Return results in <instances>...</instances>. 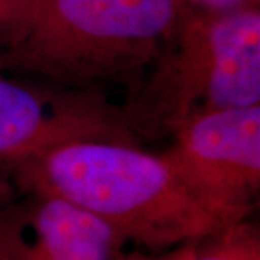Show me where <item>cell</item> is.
Masks as SVG:
<instances>
[{
    "label": "cell",
    "mask_w": 260,
    "mask_h": 260,
    "mask_svg": "<svg viewBox=\"0 0 260 260\" xmlns=\"http://www.w3.org/2000/svg\"><path fill=\"white\" fill-rule=\"evenodd\" d=\"M9 171L32 195L62 198L149 251L200 242L223 229L162 155L136 143L77 142Z\"/></svg>",
    "instance_id": "1"
},
{
    "label": "cell",
    "mask_w": 260,
    "mask_h": 260,
    "mask_svg": "<svg viewBox=\"0 0 260 260\" xmlns=\"http://www.w3.org/2000/svg\"><path fill=\"white\" fill-rule=\"evenodd\" d=\"M181 0H41L9 71L78 91L136 88L177 32Z\"/></svg>",
    "instance_id": "2"
},
{
    "label": "cell",
    "mask_w": 260,
    "mask_h": 260,
    "mask_svg": "<svg viewBox=\"0 0 260 260\" xmlns=\"http://www.w3.org/2000/svg\"><path fill=\"white\" fill-rule=\"evenodd\" d=\"M260 106V8L186 12L121 107L135 135L174 133L197 114Z\"/></svg>",
    "instance_id": "3"
},
{
    "label": "cell",
    "mask_w": 260,
    "mask_h": 260,
    "mask_svg": "<svg viewBox=\"0 0 260 260\" xmlns=\"http://www.w3.org/2000/svg\"><path fill=\"white\" fill-rule=\"evenodd\" d=\"M162 156L221 227L247 221L260 188V106L197 114Z\"/></svg>",
    "instance_id": "4"
},
{
    "label": "cell",
    "mask_w": 260,
    "mask_h": 260,
    "mask_svg": "<svg viewBox=\"0 0 260 260\" xmlns=\"http://www.w3.org/2000/svg\"><path fill=\"white\" fill-rule=\"evenodd\" d=\"M136 143L121 107L102 93L44 85L0 73V165L10 168L77 142Z\"/></svg>",
    "instance_id": "5"
},
{
    "label": "cell",
    "mask_w": 260,
    "mask_h": 260,
    "mask_svg": "<svg viewBox=\"0 0 260 260\" xmlns=\"http://www.w3.org/2000/svg\"><path fill=\"white\" fill-rule=\"evenodd\" d=\"M127 243L93 214L52 195L13 208V260H114Z\"/></svg>",
    "instance_id": "6"
},
{
    "label": "cell",
    "mask_w": 260,
    "mask_h": 260,
    "mask_svg": "<svg viewBox=\"0 0 260 260\" xmlns=\"http://www.w3.org/2000/svg\"><path fill=\"white\" fill-rule=\"evenodd\" d=\"M192 260H260V237L253 224L224 227L195 243Z\"/></svg>",
    "instance_id": "7"
},
{
    "label": "cell",
    "mask_w": 260,
    "mask_h": 260,
    "mask_svg": "<svg viewBox=\"0 0 260 260\" xmlns=\"http://www.w3.org/2000/svg\"><path fill=\"white\" fill-rule=\"evenodd\" d=\"M41 0H0V51L12 52L26 39Z\"/></svg>",
    "instance_id": "8"
},
{
    "label": "cell",
    "mask_w": 260,
    "mask_h": 260,
    "mask_svg": "<svg viewBox=\"0 0 260 260\" xmlns=\"http://www.w3.org/2000/svg\"><path fill=\"white\" fill-rule=\"evenodd\" d=\"M260 0H181L186 12L225 13L234 10L259 8Z\"/></svg>",
    "instance_id": "9"
},
{
    "label": "cell",
    "mask_w": 260,
    "mask_h": 260,
    "mask_svg": "<svg viewBox=\"0 0 260 260\" xmlns=\"http://www.w3.org/2000/svg\"><path fill=\"white\" fill-rule=\"evenodd\" d=\"M195 243L182 244L169 250L150 251V253L139 250L127 251L124 249L117 254V257L114 260H192Z\"/></svg>",
    "instance_id": "10"
},
{
    "label": "cell",
    "mask_w": 260,
    "mask_h": 260,
    "mask_svg": "<svg viewBox=\"0 0 260 260\" xmlns=\"http://www.w3.org/2000/svg\"><path fill=\"white\" fill-rule=\"evenodd\" d=\"M0 260H13V208L0 210Z\"/></svg>",
    "instance_id": "11"
},
{
    "label": "cell",
    "mask_w": 260,
    "mask_h": 260,
    "mask_svg": "<svg viewBox=\"0 0 260 260\" xmlns=\"http://www.w3.org/2000/svg\"><path fill=\"white\" fill-rule=\"evenodd\" d=\"M10 194V185L9 182L6 181V178H3L0 175V205L2 203L9 197Z\"/></svg>",
    "instance_id": "12"
},
{
    "label": "cell",
    "mask_w": 260,
    "mask_h": 260,
    "mask_svg": "<svg viewBox=\"0 0 260 260\" xmlns=\"http://www.w3.org/2000/svg\"><path fill=\"white\" fill-rule=\"evenodd\" d=\"M9 71V61H8V55L6 52L0 51V73H6Z\"/></svg>",
    "instance_id": "13"
}]
</instances>
